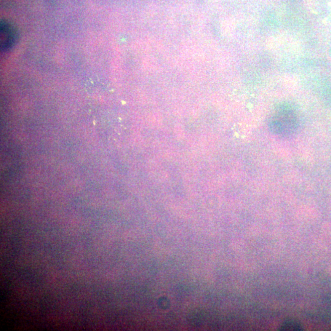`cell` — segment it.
Instances as JSON below:
<instances>
[{
	"instance_id": "obj_1",
	"label": "cell",
	"mask_w": 331,
	"mask_h": 331,
	"mask_svg": "<svg viewBox=\"0 0 331 331\" xmlns=\"http://www.w3.org/2000/svg\"><path fill=\"white\" fill-rule=\"evenodd\" d=\"M268 127L272 134L285 137L295 134L299 127V120L292 109L282 108L272 115Z\"/></svg>"
},
{
	"instance_id": "obj_3",
	"label": "cell",
	"mask_w": 331,
	"mask_h": 331,
	"mask_svg": "<svg viewBox=\"0 0 331 331\" xmlns=\"http://www.w3.org/2000/svg\"><path fill=\"white\" fill-rule=\"evenodd\" d=\"M302 328L298 323L295 321H288L285 323L280 328V330L284 331H293V330H301Z\"/></svg>"
},
{
	"instance_id": "obj_2",
	"label": "cell",
	"mask_w": 331,
	"mask_h": 331,
	"mask_svg": "<svg viewBox=\"0 0 331 331\" xmlns=\"http://www.w3.org/2000/svg\"><path fill=\"white\" fill-rule=\"evenodd\" d=\"M15 33L13 28L7 24L2 23L1 26V47L2 50L11 47L15 40Z\"/></svg>"
}]
</instances>
